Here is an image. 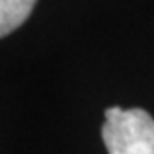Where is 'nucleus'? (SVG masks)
Here are the masks:
<instances>
[{"mask_svg": "<svg viewBox=\"0 0 154 154\" xmlns=\"http://www.w3.org/2000/svg\"><path fill=\"white\" fill-rule=\"evenodd\" d=\"M102 139L108 154H154V119L141 108L106 109Z\"/></svg>", "mask_w": 154, "mask_h": 154, "instance_id": "f257e3e1", "label": "nucleus"}, {"mask_svg": "<svg viewBox=\"0 0 154 154\" xmlns=\"http://www.w3.org/2000/svg\"><path fill=\"white\" fill-rule=\"evenodd\" d=\"M37 0H0V35L15 32L34 11Z\"/></svg>", "mask_w": 154, "mask_h": 154, "instance_id": "f03ea898", "label": "nucleus"}]
</instances>
